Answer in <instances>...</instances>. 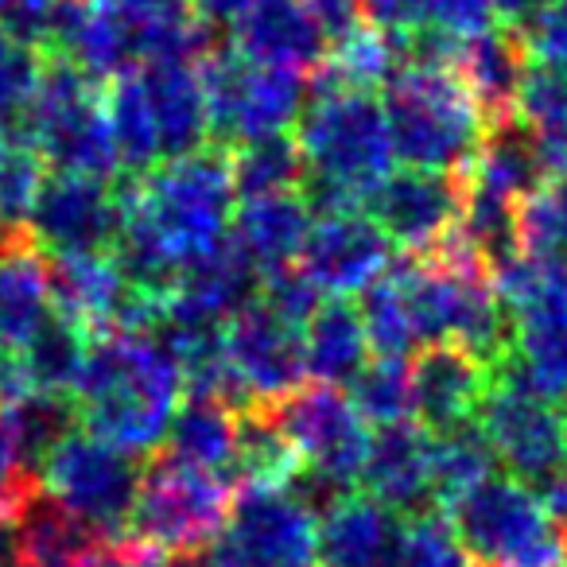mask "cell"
<instances>
[{"mask_svg": "<svg viewBox=\"0 0 567 567\" xmlns=\"http://www.w3.org/2000/svg\"><path fill=\"white\" fill-rule=\"evenodd\" d=\"M319 288L300 272V265H284V268H268L260 272V284H257V303L265 311H272L276 319L292 327H303L311 316L319 311Z\"/></svg>", "mask_w": 567, "mask_h": 567, "instance_id": "obj_41", "label": "cell"}, {"mask_svg": "<svg viewBox=\"0 0 567 567\" xmlns=\"http://www.w3.org/2000/svg\"><path fill=\"white\" fill-rule=\"evenodd\" d=\"M43 63L48 59L40 55V48L0 32V113L24 121L28 102H32L35 86H40Z\"/></svg>", "mask_w": 567, "mask_h": 567, "instance_id": "obj_40", "label": "cell"}, {"mask_svg": "<svg viewBox=\"0 0 567 567\" xmlns=\"http://www.w3.org/2000/svg\"><path fill=\"white\" fill-rule=\"evenodd\" d=\"M296 265L323 296L350 300L373 288L393 268V241L362 210L323 214L319 221H311V234Z\"/></svg>", "mask_w": 567, "mask_h": 567, "instance_id": "obj_16", "label": "cell"}, {"mask_svg": "<svg viewBox=\"0 0 567 567\" xmlns=\"http://www.w3.org/2000/svg\"><path fill=\"white\" fill-rule=\"evenodd\" d=\"M303 156V198L311 210H362L365 195L393 172V136L373 90L342 86L331 74L308 82V102L296 121Z\"/></svg>", "mask_w": 567, "mask_h": 567, "instance_id": "obj_3", "label": "cell"}, {"mask_svg": "<svg viewBox=\"0 0 567 567\" xmlns=\"http://www.w3.org/2000/svg\"><path fill=\"white\" fill-rule=\"evenodd\" d=\"M370 339H365L358 303L327 300L316 316L303 323V362L308 378L319 385H350L365 362H370Z\"/></svg>", "mask_w": 567, "mask_h": 567, "instance_id": "obj_29", "label": "cell"}, {"mask_svg": "<svg viewBox=\"0 0 567 567\" xmlns=\"http://www.w3.org/2000/svg\"><path fill=\"white\" fill-rule=\"evenodd\" d=\"M43 167L48 164L24 136V128L0 141V237L28 229V214L43 187Z\"/></svg>", "mask_w": 567, "mask_h": 567, "instance_id": "obj_38", "label": "cell"}, {"mask_svg": "<svg viewBox=\"0 0 567 567\" xmlns=\"http://www.w3.org/2000/svg\"><path fill=\"white\" fill-rule=\"evenodd\" d=\"M381 567H474L471 551L443 513H412L396 525V536Z\"/></svg>", "mask_w": 567, "mask_h": 567, "instance_id": "obj_35", "label": "cell"}, {"mask_svg": "<svg viewBox=\"0 0 567 567\" xmlns=\"http://www.w3.org/2000/svg\"><path fill=\"white\" fill-rule=\"evenodd\" d=\"M237 427H241V409L218 396H183L172 427L164 435V458L198 466L229 478L237 451Z\"/></svg>", "mask_w": 567, "mask_h": 567, "instance_id": "obj_28", "label": "cell"}, {"mask_svg": "<svg viewBox=\"0 0 567 567\" xmlns=\"http://www.w3.org/2000/svg\"><path fill=\"white\" fill-rule=\"evenodd\" d=\"M463 183L486 187L494 195H505L513 203H525L536 190L551 183L548 167H544L540 144L536 133L520 117H502L489 125L486 141H482L478 156L463 172Z\"/></svg>", "mask_w": 567, "mask_h": 567, "instance_id": "obj_27", "label": "cell"}, {"mask_svg": "<svg viewBox=\"0 0 567 567\" xmlns=\"http://www.w3.org/2000/svg\"><path fill=\"white\" fill-rule=\"evenodd\" d=\"M141 478V455H128L90 432H66L35 466V486L110 544L125 536Z\"/></svg>", "mask_w": 567, "mask_h": 567, "instance_id": "obj_9", "label": "cell"}, {"mask_svg": "<svg viewBox=\"0 0 567 567\" xmlns=\"http://www.w3.org/2000/svg\"><path fill=\"white\" fill-rule=\"evenodd\" d=\"M86 350L90 334L82 327H74L71 319L51 311L40 331L28 339V347L17 354V365L24 373L28 389H35V393L71 396L74 381L82 373V362H86Z\"/></svg>", "mask_w": 567, "mask_h": 567, "instance_id": "obj_31", "label": "cell"}, {"mask_svg": "<svg viewBox=\"0 0 567 567\" xmlns=\"http://www.w3.org/2000/svg\"><path fill=\"white\" fill-rule=\"evenodd\" d=\"M234 203L229 152L214 144L136 175L125 187V221L113 249L128 284L164 296L183 268L226 241Z\"/></svg>", "mask_w": 567, "mask_h": 567, "instance_id": "obj_1", "label": "cell"}, {"mask_svg": "<svg viewBox=\"0 0 567 567\" xmlns=\"http://www.w3.org/2000/svg\"><path fill=\"white\" fill-rule=\"evenodd\" d=\"M234 482L159 455L144 466L141 494L121 540L152 556H195L214 544L234 505Z\"/></svg>", "mask_w": 567, "mask_h": 567, "instance_id": "obj_7", "label": "cell"}, {"mask_svg": "<svg viewBox=\"0 0 567 567\" xmlns=\"http://www.w3.org/2000/svg\"><path fill=\"white\" fill-rule=\"evenodd\" d=\"M447 509L474 567H567V528L513 474H489Z\"/></svg>", "mask_w": 567, "mask_h": 567, "instance_id": "obj_5", "label": "cell"}, {"mask_svg": "<svg viewBox=\"0 0 567 567\" xmlns=\"http://www.w3.org/2000/svg\"><path fill=\"white\" fill-rule=\"evenodd\" d=\"M260 272L234 249L221 241L203 260L187 265L164 292L159 308V334H210L221 331L241 308L257 300Z\"/></svg>", "mask_w": 567, "mask_h": 567, "instance_id": "obj_17", "label": "cell"}, {"mask_svg": "<svg viewBox=\"0 0 567 567\" xmlns=\"http://www.w3.org/2000/svg\"><path fill=\"white\" fill-rule=\"evenodd\" d=\"M548 4H551V0H489L497 28H505V32H517V35L525 32V28L533 24V20L540 17Z\"/></svg>", "mask_w": 567, "mask_h": 567, "instance_id": "obj_48", "label": "cell"}, {"mask_svg": "<svg viewBox=\"0 0 567 567\" xmlns=\"http://www.w3.org/2000/svg\"><path fill=\"white\" fill-rule=\"evenodd\" d=\"M20 128L35 144L43 164L63 175L113 179V172L121 167L110 121H105L102 86L63 55L43 63L40 86L28 102Z\"/></svg>", "mask_w": 567, "mask_h": 567, "instance_id": "obj_6", "label": "cell"}, {"mask_svg": "<svg viewBox=\"0 0 567 567\" xmlns=\"http://www.w3.org/2000/svg\"><path fill=\"white\" fill-rule=\"evenodd\" d=\"M412 420L424 432L440 435L458 424H471L494 385V365L463 347H424L409 358Z\"/></svg>", "mask_w": 567, "mask_h": 567, "instance_id": "obj_18", "label": "cell"}, {"mask_svg": "<svg viewBox=\"0 0 567 567\" xmlns=\"http://www.w3.org/2000/svg\"><path fill=\"white\" fill-rule=\"evenodd\" d=\"M125 221V190L113 179L51 175L28 214V237L43 257H90L113 252Z\"/></svg>", "mask_w": 567, "mask_h": 567, "instance_id": "obj_14", "label": "cell"}, {"mask_svg": "<svg viewBox=\"0 0 567 567\" xmlns=\"http://www.w3.org/2000/svg\"><path fill=\"white\" fill-rule=\"evenodd\" d=\"M229 179L237 198L284 195V190H303V156L296 148V136H265V141L229 148Z\"/></svg>", "mask_w": 567, "mask_h": 567, "instance_id": "obj_33", "label": "cell"}, {"mask_svg": "<svg viewBox=\"0 0 567 567\" xmlns=\"http://www.w3.org/2000/svg\"><path fill=\"white\" fill-rule=\"evenodd\" d=\"M381 110L393 136V156L420 172L463 175L489 133V117L455 66L404 63L385 82Z\"/></svg>", "mask_w": 567, "mask_h": 567, "instance_id": "obj_4", "label": "cell"}, {"mask_svg": "<svg viewBox=\"0 0 567 567\" xmlns=\"http://www.w3.org/2000/svg\"><path fill=\"white\" fill-rule=\"evenodd\" d=\"M35 489V474L24 466V458L17 455V443L0 424V520H12L20 513V505L28 502V494Z\"/></svg>", "mask_w": 567, "mask_h": 567, "instance_id": "obj_46", "label": "cell"}, {"mask_svg": "<svg viewBox=\"0 0 567 567\" xmlns=\"http://www.w3.org/2000/svg\"><path fill=\"white\" fill-rule=\"evenodd\" d=\"M432 28L455 35V40H471L489 28H497L489 0H432Z\"/></svg>", "mask_w": 567, "mask_h": 567, "instance_id": "obj_45", "label": "cell"}, {"mask_svg": "<svg viewBox=\"0 0 567 567\" xmlns=\"http://www.w3.org/2000/svg\"><path fill=\"white\" fill-rule=\"evenodd\" d=\"M210 567H316V513L288 486H241L206 548Z\"/></svg>", "mask_w": 567, "mask_h": 567, "instance_id": "obj_10", "label": "cell"}, {"mask_svg": "<svg viewBox=\"0 0 567 567\" xmlns=\"http://www.w3.org/2000/svg\"><path fill=\"white\" fill-rule=\"evenodd\" d=\"M148 567H210V564H206L203 551H195V556H152Z\"/></svg>", "mask_w": 567, "mask_h": 567, "instance_id": "obj_51", "label": "cell"}, {"mask_svg": "<svg viewBox=\"0 0 567 567\" xmlns=\"http://www.w3.org/2000/svg\"><path fill=\"white\" fill-rule=\"evenodd\" d=\"M136 79H141L148 110L156 117L164 159H179L198 148H210V125H206V97H203V79H198V63L156 59V63H144L136 71Z\"/></svg>", "mask_w": 567, "mask_h": 567, "instance_id": "obj_22", "label": "cell"}, {"mask_svg": "<svg viewBox=\"0 0 567 567\" xmlns=\"http://www.w3.org/2000/svg\"><path fill=\"white\" fill-rule=\"evenodd\" d=\"M358 316H362L365 339H370L373 354H381V358H412V350L420 347V334H416V323H412L409 300H404L393 268H389V272L381 276L373 288H365V292H362Z\"/></svg>", "mask_w": 567, "mask_h": 567, "instance_id": "obj_36", "label": "cell"}, {"mask_svg": "<svg viewBox=\"0 0 567 567\" xmlns=\"http://www.w3.org/2000/svg\"><path fill=\"white\" fill-rule=\"evenodd\" d=\"M300 455L292 443L284 440L280 427L268 420L265 409L241 412V427H237V451L234 466H229V482L241 486H288L300 474Z\"/></svg>", "mask_w": 567, "mask_h": 567, "instance_id": "obj_32", "label": "cell"}, {"mask_svg": "<svg viewBox=\"0 0 567 567\" xmlns=\"http://www.w3.org/2000/svg\"><path fill=\"white\" fill-rule=\"evenodd\" d=\"M362 4L365 24L378 32L409 40L420 28H432V0H358Z\"/></svg>", "mask_w": 567, "mask_h": 567, "instance_id": "obj_44", "label": "cell"}, {"mask_svg": "<svg viewBox=\"0 0 567 567\" xmlns=\"http://www.w3.org/2000/svg\"><path fill=\"white\" fill-rule=\"evenodd\" d=\"M474 424L494 447L497 466H505L513 478L528 482V486L567 466L564 416H559L556 401L536 393L509 365L494 370V385H489Z\"/></svg>", "mask_w": 567, "mask_h": 567, "instance_id": "obj_12", "label": "cell"}, {"mask_svg": "<svg viewBox=\"0 0 567 567\" xmlns=\"http://www.w3.org/2000/svg\"><path fill=\"white\" fill-rule=\"evenodd\" d=\"M520 43H525L528 63L533 66L567 74V4L564 0H551L548 9L520 32Z\"/></svg>", "mask_w": 567, "mask_h": 567, "instance_id": "obj_42", "label": "cell"}, {"mask_svg": "<svg viewBox=\"0 0 567 567\" xmlns=\"http://www.w3.org/2000/svg\"><path fill=\"white\" fill-rule=\"evenodd\" d=\"M59 0H0V32L17 35L32 48H48Z\"/></svg>", "mask_w": 567, "mask_h": 567, "instance_id": "obj_43", "label": "cell"}, {"mask_svg": "<svg viewBox=\"0 0 567 567\" xmlns=\"http://www.w3.org/2000/svg\"><path fill=\"white\" fill-rule=\"evenodd\" d=\"M265 412L284 440L292 443L303 471L319 474L339 489L354 486L373 432L339 385H319V381L300 385Z\"/></svg>", "mask_w": 567, "mask_h": 567, "instance_id": "obj_11", "label": "cell"}, {"mask_svg": "<svg viewBox=\"0 0 567 567\" xmlns=\"http://www.w3.org/2000/svg\"><path fill=\"white\" fill-rule=\"evenodd\" d=\"M257 0H190L195 20L203 28H234Z\"/></svg>", "mask_w": 567, "mask_h": 567, "instance_id": "obj_49", "label": "cell"}, {"mask_svg": "<svg viewBox=\"0 0 567 567\" xmlns=\"http://www.w3.org/2000/svg\"><path fill=\"white\" fill-rule=\"evenodd\" d=\"M559 416H564V458H567V396H564V409H559Z\"/></svg>", "mask_w": 567, "mask_h": 567, "instance_id": "obj_52", "label": "cell"}, {"mask_svg": "<svg viewBox=\"0 0 567 567\" xmlns=\"http://www.w3.org/2000/svg\"><path fill=\"white\" fill-rule=\"evenodd\" d=\"M0 424L4 432L12 435L17 443V455L24 458V466L35 474L40 458L63 440L66 432H74L79 416H74V404L71 396H59V393H24L17 401L0 404Z\"/></svg>", "mask_w": 567, "mask_h": 567, "instance_id": "obj_34", "label": "cell"}, {"mask_svg": "<svg viewBox=\"0 0 567 567\" xmlns=\"http://www.w3.org/2000/svg\"><path fill=\"white\" fill-rule=\"evenodd\" d=\"M564 4H567V0H564Z\"/></svg>", "mask_w": 567, "mask_h": 567, "instance_id": "obj_53", "label": "cell"}, {"mask_svg": "<svg viewBox=\"0 0 567 567\" xmlns=\"http://www.w3.org/2000/svg\"><path fill=\"white\" fill-rule=\"evenodd\" d=\"M234 51L260 66L308 74L327 63L331 43L300 0H257L234 24Z\"/></svg>", "mask_w": 567, "mask_h": 567, "instance_id": "obj_20", "label": "cell"}, {"mask_svg": "<svg viewBox=\"0 0 567 567\" xmlns=\"http://www.w3.org/2000/svg\"><path fill=\"white\" fill-rule=\"evenodd\" d=\"M401 517L370 494H342L316 517L319 567H381Z\"/></svg>", "mask_w": 567, "mask_h": 567, "instance_id": "obj_24", "label": "cell"}, {"mask_svg": "<svg viewBox=\"0 0 567 567\" xmlns=\"http://www.w3.org/2000/svg\"><path fill=\"white\" fill-rule=\"evenodd\" d=\"M350 401L362 412L365 424L385 427L412 420V385H409V358H370L350 381Z\"/></svg>", "mask_w": 567, "mask_h": 567, "instance_id": "obj_39", "label": "cell"}, {"mask_svg": "<svg viewBox=\"0 0 567 567\" xmlns=\"http://www.w3.org/2000/svg\"><path fill=\"white\" fill-rule=\"evenodd\" d=\"M183 396V365L156 331L94 334L71 389L79 424L128 455H152L164 447Z\"/></svg>", "mask_w": 567, "mask_h": 567, "instance_id": "obj_2", "label": "cell"}, {"mask_svg": "<svg viewBox=\"0 0 567 567\" xmlns=\"http://www.w3.org/2000/svg\"><path fill=\"white\" fill-rule=\"evenodd\" d=\"M51 311L48 257L28 229L0 237V354H20Z\"/></svg>", "mask_w": 567, "mask_h": 567, "instance_id": "obj_23", "label": "cell"}, {"mask_svg": "<svg viewBox=\"0 0 567 567\" xmlns=\"http://www.w3.org/2000/svg\"><path fill=\"white\" fill-rule=\"evenodd\" d=\"M528 66L533 63H528L520 35L505 28H489V32L463 40L455 59V74L466 82L489 125L502 117H517V97L528 79Z\"/></svg>", "mask_w": 567, "mask_h": 567, "instance_id": "obj_25", "label": "cell"}, {"mask_svg": "<svg viewBox=\"0 0 567 567\" xmlns=\"http://www.w3.org/2000/svg\"><path fill=\"white\" fill-rule=\"evenodd\" d=\"M362 494L381 502L389 513H412L432 509L435 494V440L432 432L416 424V420H401V424H385L373 432L370 451L362 463Z\"/></svg>", "mask_w": 567, "mask_h": 567, "instance_id": "obj_19", "label": "cell"}, {"mask_svg": "<svg viewBox=\"0 0 567 567\" xmlns=\"http://www.w3.org/2000/svg\"><path fill=\"white\" fill-rule=\"evenodd\" d=\"M12 525L20 540V567H86L110 544L40 486L28 494Z\"/></svg>", "mask_w": 567, "mask_h": 567, "instance_id": "obj_26", "label": "cell"}, {"mask_svg": "<svg viewBox=\"0 0 567 567\" xmlns=\"http://www.w3.org/2000/svg\"><path fill=\"white\" fill-rule=\"evenodd\" d=\"M300 4L316 17V24L323 28L327 43H339L342 35H350L354 28L365 24L358 0H300Z\"/></svg>", "mask_w": 567, "mask_h": 567, "instance_id": "obj_47", "label": "cell"}, {"mask_svg": "<svg viewBox=\"0 0 567 567\" xmlns=\"http://www.w3.org/2000/svg\"><path fill=\"white\" fill-rule=\"evenodd\" d=\"M105 102V121H110L113 148H117V164L128 175H148L152 167L164 164V148H159L156 117L148 110V97L141 90L136 71L110 79V86L102 90Z\"/></svg>", "mask_w": 567, "mask_h": 567, "instance_id": "obj_30", "label": "cell"}, {"mask_svg": "<svg viewBox=\"0 0 567 567\" xmlns=\"http://www.w3.org/2000/svg\"><path fill=\"white\" fill-rule=\"evenodd\" d=\"M432 440H435V494H440V502H451L463 489L478 486L482 478L497 474V455L474 420L451 427V432L432 435Z\"/></svg>", "mask_w": 567, "mask_h": 567, "instance_id": "obj_37", "label": "cell"}, {"mask_svg": "<svg viewBox=\"0 0 567 567\" xmlns=\"http://www.w3.org/2000/svg\"><path fill=\"white\" fill-rule=\"evenodd\" d=\"M221 362H226L229 393L241 412L272 409L276 401L303 385V327H292L265 311L257 300L241 308L221 327Z\"/></svg>", "mask_w": 567, "mask_h": 567, "instance_id": "obj_13", "label": "cell"}, {"mask_svg": "<svg viewBox=\"0 0 567 567\" xmlns=\"http://www.w3.org/2000/svg\"><path fill=\"white\" fill-rule=\"evenodd\" d=\"M365 214L381 226V234L409 257H427L451 237L463 214V175L447 172H389L365 195Z\"/></svg>", "mask_w": 567, "mask_h": 567, "instance_id": "obj_15", "label": "cell"}, {"mask_svg": "<svg viewBox=\"0 0 567 567\" xmlns=\"http://www.w3.org/2000/svg\"><path fill=\"white\" fill-rule=\"evenodd\" d=\"M0 567H20V540L12 520H0Z\"/></svg>", "mask_w": 567, "mask_h": 567, "instance_id": "obj_50", "label": "cell"}, {"mask_svg": "<svg viewBox=\"0 0 567 567\" xmlns=\"http://www.w3.org/2000/svg\"><path fill=\"white\" fill-rule=\"evenodd\" d=\"M206 97L210 144L241 148V144L280 136L300 121L308 102V79L292 71L260 66L229 51H210L198 63Z\"/></svg>", "mask_w": 567, "mask_h": 567, "instance_id": "obj_8", "label": "cell"}, {"mask_svg": "<svg viewBox=\"0 0 567 567\" xmlns=\"http://www.w3.org/2000/svg\"><path fill=\"white\" fill-rule=\"evenodd\" d=\"M311 221H316V210L308 206L303 190L241 198V206H234V218H229L226 241L257 272H268V268H284L300 260Z\"/></svg>", "mask_w": 567, "mask_h": 567, "instance_id": "obj_21", "label": "cell"}]
</instances>
